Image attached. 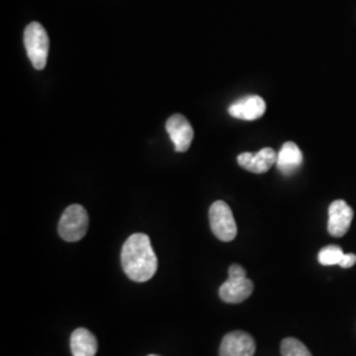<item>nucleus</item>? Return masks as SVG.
Here are the masks:
<instances>
[{
	"mask_svg": "<svg viewBox=\"0 0 356 356\" xmlns=\"http://www.w3.org/2000/svg\"><path fill=\"white\" fill-rule=\"evenodd\" d=\"M26 54L35 69L42 70L47 66L49 54V38L45 28L40 23H31L24 31Z\"/></svg>",
	"mask_w": 356,
	"mask_h": 356,
	"instance_id": "2",
	"label": "nucleus"
},
{
	"mask_svg": "<svg viewBox=\"0 0 356 356\" xmlns=\"http://www.w3.org/2000/svg\"><path fill=\"white\" fill-rule=\"evenodd\" d=\"M281 356H313L305 344L296 338H285L280 346Z\"/></svg>",
	"mask_w": 356,
	"mask_h": 356,
	"instance_id": "14",
	"label": "nucleus"
},
{
	"mask_svg": "<svg viewBox=\"0 0 356 356\" xmlns=\"http://www.w3.org/2000/svg\"><path fill=\"white\" fill-rule=\"evenodd\" d=\"M356 264V254H344L342 261L339 263V267L342 268H351L354 267Z\"/></svg>",
	"mask_w": 356,
	"mask_h": 356,
	"instance_id": "15",
	"label": "nucleus"
},
{
	"mask_svg": "<svg viewBox=\"0 0 356 356\" xmlns=\"http://www.w3.org/2000/svg\"><path fill=\"white\" fill-rule=\"evenodd\" d=\"M302 161L304 156L298 145L293 141H288L281 147L280 152L277 153L276 166L282 175L291 176L301 168Z\"/></svg>",
	"mask_w": 356,
	"mask_h": 356,
	"instance_id": "11",
	"label": "nucleus"
},
{
	"mask_svg": "<svg viewBox=\"0 0 356 356\" xmlns=\"http://www.w3.org/2000/svg\"><path fill=\"white\" fill-rule=\"evenodd\" d=\"M266 102L259 95H248L232 103L229 107V114L232 118L252 122L260 119L266 113Z\"/></svg>",
	"mask_w": 356,
	"mask_h": 356,
	"instance_id": "9",
	"label": "nucleus"
},
{
	"mask_svg": "<svg viewBox=\"0 0 356 356\" xmlns=\"http://www.w3.org/2000/svg\"><path fill=\"white\" fill-rule=\"evenodd\" d=\"M343 250L338 245H327L323 247L318 254V261L322 266H339L343 259Z\"/></svg>",
	"mask_w": 356,
	"mask_h": 356,
	"instance_id": "13",
	"label": "nucleus"
},
{
	"mask_svg": "<svg viewBox=\"0 0 356 356\" xmlns=\"http://www.w3.org/2000/svg\"><path fill=\"white\" fill-rule=\"evenodd\" d=\"M70 348L73 356H95L98 351V341L88 329L79 327L72 334Z\"/></svg>",
	"mask_w": 356,
	"mask_h": 356,
	"instance_id": "12",
	"label": "nucleus"
},
{
	"mask_svg": "<svg viewBox=\"0 0 356 356\" xmlns=\"http://www.w3.org/2000/svg\"><path fill=\"white\" fill-rule=\"evenodd\" d=\"M254 282L247 276H229V280L219 288V297L227 304H241L251 297Z\"/></svg>",
	"mask_w": 356,
	"mask_h": 356,
	"instance_id": "7",
	"label": "nucleus"
},
{
	"mask_svg": "<svg viewBox=\"0 0 356 356\" xmlns=\"http://www.w3.org/2000/svg\"><path fill=\"white\" fill-rule=\"evenodd\" d=\"M229 276H247L245 269L239 264H232L229 269Z\"/></svg>",
	"mask_w": 356,
	"mask_h": 356,
	"instance_id": "16",
	"label": "nucleus"
},
{
	"mask_svg": "<svg viewBox=\"0 0 356 356\" xmlns=\"http://www.w3.org/2000/svg\"><path fill=\"white\" fill-rule=\"evenodd\" d=\"M209 219L211 231L219 241L232 242L236 238L238 227L234 219V214L226 202L216 201L211 204L209 211Z\"/></svg>",
	"mask_w": 356,
	"mask_h": 356,
	"instance_id": "4",
	"label": "nucleus"
},
{
	"mask_svg": "<svg viewBox=\"0 0 356 356\" xmlns=\"http://www.w3.org/2000/svg\"><path fill=\"white\" fill-rule=\"evenodd\" d=\"M166 131L177 152H186L191 148L194 131L184 115H172L166 122Z\"/></svg>",
	"mask_w": 356,
	"mask_h": 356,
	"instance_id": "5",
	"label": "nucleus"
},
{
	"mask_svg": "<svg viewBox=\"0 0 356 356\" xmlns=\"http://www.w3.org/2000/svg\"><path fill=\"white\" fill-rule=\"evenodd\" d=\"M354 211L343 200H337L329 207L327 229L334 238H342L350 229Z\"/></svg>",
	"mask_w": 356,
	"mask_h": 356,
	"instance_id": "8",
	"label": "nucleus"
},
{
	"mask_svg": "<svg viewBox=\"0 0 356 356\" xmlns=\"http://www.w3.org/2000/svg\"><path fill=\"white\" fill-rule=\"evenodd\" d=\"M122 267L132 281L151 280L157 270V257L151 239L145 234H134L122 248Z\"/></svg>",
	"mask_w": 356,
	"mask_h": 356,
	"instance_id": "1",
	"label": "nucleus"
},
{
	"mask_svg": "<svg viewBox=\"0 0 356 356\" xmlns=\"http://www.w3.org/2000/svg\"><path fill=\"white\" fill-rule=\"evenodd\" d=\"M89 229V216L83 206L72 204L64 211L58 223V234L66 242L81 241Z\"/></svg>",
	"mask_w": 356,
	"mask_h": 356,
	"instance_id": "3",
	"label": "nucleus"
},
{
	"mask_svg": "<svg viewBox=\"0 0 356 356\" xmlns=\"http://www.w3.org/2000/svg\"><path fill=\"white\" fill-rule=\"evenodd\" d=\"M148 356H159V355H148Z\"/></svg>",
	"mask_w": 356,
	"mask_h": 356,
	"instance_id": "17",
	"label": "nucleus"
},
{
	"mask_svg": "<svg viewBox=\"0 0 356 356\" xmlns=\"http://www.w3.org/2000/svg\"><path fill=\"white\" fill-rule=\"evenodd\" d=\"M277 153L272 148H263L256 153L244 152L238 156V164L248 172L261 175L276 164Z\"/></svg>",
	"mask_w": 356,
	"mask_h": 356,
	"instance_id": "10",
	"label": "nucleus"
},
{
	"mask_svg": "<svg viewBox=\"0 0 356 356\" xmlns=\"http://www.w3.org/2000/svg\"><path fill=\"white\" fill-rule=\"evenodd\" d=\"M256 343L254 338L244 331H232L225 335L219 356H254Z\"/></svg>",
	"mask_w": 356,
	"mask_h": 356,
	"instance_id": "6",
	"label": "nucleus"
}]
</instances>
